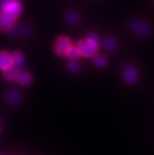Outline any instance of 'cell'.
I'll use <instances>...</instances> for the list:
<instances>
[{"mask_svg": "<svg viewBox=\"0 0 154 155\" xmlns=\"http://www.w3.org/2000/svg\"><path fill=\"white\" fill-rule=\"evenodd\" d=\"M87 39H90V40H91V41L94 42V43H98V36L95 35V34L90 33V35H88Z\"/></svg>", "mask_w": 154, "mask_h": 155, "instance_id": "cell-18", "label": "cell"}, {"mask_svg": "<svg viewBox=\"0 0 154 155\" xmlns=\"http://www.w3.org/2000/svg\"><path fill=\"white\" fill-rule=\"evenodd\" d=\"M16 81H18V84L23 86H28L31 81V75L28 73H19L18 75V77L16 79Z\"/></svg>", "mask_w": 154, "mask_h": 155, "instance_id": "cell-10", "label": "cell"}, {"mask_svg": "<svg viewBox=\"0 0 154 155\" xmlns=\"http://www.w3.org/2000/svg\"><path fill=\"white\" fill-rule=\"evenodd\" d=\"M21 9L19 0H0V13L17 18L21 13Z\"/></svg>", "mask_w": 154, "mask_h": 155, "instance_id": "cell-1", "label": "cell"}, {"mask_svg": "<svg viewBox=\"0 0 154 155\" xmlns=\"http://www.w3.org/2000/svg\"><path fill=\"white\" fill-rule=\"evenodd\" d=\"M0 155H2V154H1V153H0Z\"/></svg>", "mask_w": 154, "mask_h": 155, "instance_id": "cell-19", "label": "cell"}, {"mask_svg": "<svg viewBox=\"0 0 154 155\" xmlns=\"http://www.w3.org/2000/svg\"><path fill=\"white\" fill-rule=\"evenodd\" d=\"M123 77L127 84H134L138 79V71L136 68L131 64H127L123 69Z\"/></svg>", "mask_w": 154, "mask_h": 155, "instance_id": "cell-3", "label": "cell"}, {"mask_svg": "<svg viewBox=\"0 0 154 155\" xmlns=\"http://www.w3.org/2000/svg\"><path fill=\"white\" fill-rule=\"evenodd\" d=\"M71 47H72V45H71L70 40L67 37L62 36V37L58 38L55 43V52L59 55L66 54Z\"/></svg>", "mask_w": 154, "mask_h": 155, "instance_id": "cell-4", "label": "cell"}, {"mask_svg": "<svg viewBox=\"0 0 154 155\" xmlns=\"http://www.w3.org/2000/svg\"><path fill=\"white\" fill-rule=\"evenodd\" d=\"M103 45L105 49L109 50V51H113L116 48V42L113 38L108 37L104 40Z\"/></svg>", "mask_w": 154, "mask_h": 155, "instance_id": "cell-14", "label": "cell"}, {"mask_svg": "<svg viewBox=\"0 0 154 155\" xmlns=\"http://www.w3.org/2000/svg\"><path fill=\"white\" fill-rule=\"evenodd\" d=\"M20 98H21V96H20L18 91L14 90V89L8 91L7 93H6V99L11 104H18V102H20Z\"/></svg>", "mask_w": 154, "mask_h": 155, "instance_id": "cell-9", "label": "cell"}, {"mask_svg": "<svg viewBox=\"0 0 154 155\" xmlns=\"http://www.w3.org/2000/svg\"><path fill=\"white\" fill-rule=\"evenodd\" d=\"M18 73H18V69L14 68V67H11L10 69L4 71V77L7 81H16V79L18 77Z\"/></svg>", "mask_w": 154, "mask_h": 155, "instance_id": "cell-11", "label": "cell"}, {"mask_svg": "<svg viewBox=\"0 0 154 155\" xmlns=\"http://www.w3.org/2000/svg\"><path fill=\"white\" fill-rule=\"evenodd\" d=\"M12 60H13V66L16 68L17 69H21L23 66L24 60L23 56L20 51H15L11 55Z\"/></svg>", "mask_w": 154, "mask_h": 155, "instance_id": "cell-8", "label": "cell"}, {"mask_svg": "<svg viewBox=\"0 0 154 155\" xmlns=\"http://www.w3.org/2000/svg\"><path fill=\"white\" fill-rule=\"evenodd\" d=\"M76 48L78 49L80 55L84 57H92L98 51V43L87 39L79 42Z\"/></svg>", "mask_w": 154, "mask_h": 155, "instance_id": "cell-2", "label": "cell"}, {"mask_svg": "<svg viewBox=\"0 0 154 155\" xmlns=\"http://www.w3.org/2000/svg\"><path fill=\"white\" fill-rule=\"evenodd\" d=\"M66 55L68 58L72 59V60H74V59L77 58L80 56V52H79L78 49H77L76 47H71L70 49L68 50V52H67Z\"/></svg>", "mask_w": 154, "mask_h": 155, "instance_id": "cell-15", "label": "cell"}, {"mask_svg": "<svg viewBox=\"0 0 154 155\" xmlns=\"http://www.w3.org/2000/svg\"><path fill=\"white\" fill-rule=\"evenodd\" d=\"M65 20L69 25H75L79 21V15L76 11H68L65 15Z\"/></svg>", "mask_w": 154, "mask_h": 155, "instance_id": "cell-12", "label": "cell"}, {"mask_svg": "<svg viewBox=\"0 0 154 155\" xmlns=\"http://www.w3.org/2000/svg\"><path fill=\"white\" fill-rule=\"evenodd\" d=\"M13 67L11 55L5 51L0 52V69L5 71Z\"/></svg>", "mask_w": 154, "mask_h": 155, "instance_id": "cell-7", "label": "cell"}, {"mask_svg": "<svg viewBox=\"0 0 154 155\" xmlns=\"http://www.w3.org/2000/svg\"><path fill=\"white\" fill-rule=\"evenodd\" d=\"M16 18L9 14L0 13V31H10L15 24Z\"/></svg>", "mask_w": 154, "mask_h": 155, "instance_id": "cell-5", "label": "cell"}, {"mask_svg": "<svg viewBox=\"0 0 154 155\" xmlns=\"http://www.w3.org/2000/svg\"><path fill=\"white\" fill-rule=\"evenodd\" d=\"M11 31L13 35H18V34H21L24 36H28V35H30L31 33V31L28 28V27L25 25H21L20 27H18L15 29H13L11 28Z\"/></svg>", "mask_w": 154, "mask_h": 155, "instance_id": "cell-13", "label": "cell"}, {"mask_svg": "<svg viewBox=\"0 0 154 155\" xmlns=\"http://www.w3.org/2000/svg\"><path fill=\"white\" fill-rule=\"evenodd\" d=\"M107 61L105 58H104L103 56H99V55H97L94 58V64L97 67H103L105 66V64H106Z\"/></svg>", "mask_w": 154, "mask_h": 155, "instance_id": "cell-17", "label": "cell"}, {"mask_svg": "<svg viewBox=\"0 0 154 155\" xmlns=\"http://www.w3.org/2000/svg\"><path fill=\"white\" fill-rule=\"evenodd\" d=\"M131 28L136 35L140 36H146L149 33V27L146 24L139 20L131 22Z\"/></svg>", "mask_w": 154, "mask_h": 155, "instance_id": "cell-6", "label": "cell"}, {"mask_svg": "<svg viewBox=\"0 0 154 155\" xmlns=\"http://www.w3.org/2000/svg\"><path fill=\"white\" fill-rule=\"evenodd\" d=\"M67 68L68 69V70L72 72V73H77L80 71V65H79V63L72 60V61H69L67 63Z\"/></svg>", "mask_w": 154, "mask_h": 155, "instance_id": "cell-16", "label": "cell"}]
</instances>
